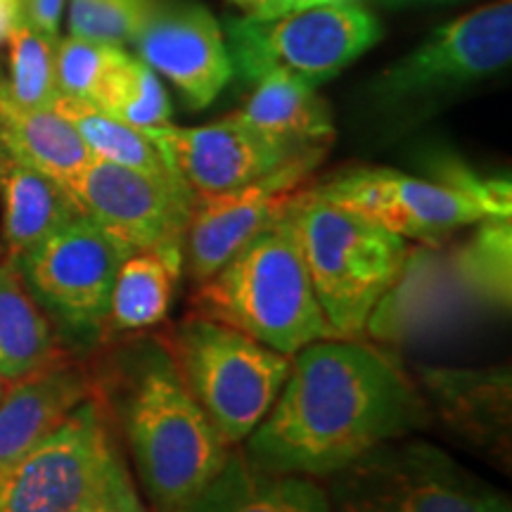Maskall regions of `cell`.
Segmentation results:
<instances>
[{
	"label": "cell",
	"instance_id": "cell-32",
	"mask_svg": "<svg viewBox=\"0 0 512 512\" xmlns=\"http://www.w3.org/2000/svg\"><path fill=\"white\" fill-rule=\"evenodd\" d=\"M233 5L245 12V17L252 19H275L290 15V12H299L313 5L323 3H337V0H230Z\"/></svg>",
	"mask_w": 512,
	"mask_h": 512
},
{
	"label": "cell",
	"instance_id": "cell-33",
	"mask_svg": "<svg viewBox=\"0 0 512 512\" xmlns=\"http://www.w3.org/2000/svg\"><path fill=\"white\" fill-rule=\"evenodd\" d=\"M64 0H24V19L48 36H57Z\"/></svg>",
	"mask_w": 512,
	"mask_h": 512
},
{
	"label": "cell",
	"instance_id": "cell-1",
	"mask_svg": "<svg viewBox=\"0 0 512 512\" xmlns=\"http://www.w3.org/2000/svg\"><path fill=\"white\" fill-rule=\"evenodd\" d=\"M425 422L422 394L389 356L358 339L325 337L292 356L278 399L245 439V456L285 475L330 477Z\"/></svg>",
	"mask_w": 512,
	"mask_h": 512
},
{
	"label": "cell",
	"instance_id": "cell-26",
	"mask_svg": "<svg viewBox=\"0 0 512 512\" xmlns=\"http://www.w3.org/2000/svg\"><path fill=\"white\" fill-rule=\"evenodd\" d=\"M475 226V233L456 245L460 264L486 311H508L512 302V223L510 219H484Z\"/></svg>",
	"mask_w": 512,
	"mask_h": 512
},
{
	"label": "cell",
	"instance_id": "cell-8",
	"mask_svg": "<svg viewBox=\"0 0 512 512\" xmlns=\"http://www.w3.org/2000/svg\"><path fill=\"white\" fill-rule=\"evenodd\" d=\"M126 254L131 252L81 214L15 264L36 304L69 337L88 342L105 330L114 278Z\"/></svg>",
	"mask_w": 512,
	"mask_h": 512
},
{
	"label": "cell",
	"instance_id": "cell-12",
	"mask_svg": "<svg viewBox=\"0 0 512 512\" xmlns=\"http://www.w3.org/2000/svg\"><path fill=\"white\" fill-rule=\"evenodd\" d=\"M316 192L382 228L415 242H444L458 228L491 219L467 192L394 169H356L332 178Z\"/></svg>",
	"mask_w": 512,
	"mask_h": 512
},
{
	"label": "cell",
	"instance_id": "cell-27",
	"mask_svg": "<svg viewBox=\"0 0 512 512\" xmlns=\"http://www.w3.org/2000/svg\"><path fill=\"white\" fill-rule=\"evenodd\" d=\"M93 105L140 131L171 124V100L162 81L155 69L131 55L107 74Z\"/></svg>",
	"mask_w": 512,
	"mask_h": 512
},
{
	"label": "cell",
	"instance_id": "cell-35",
	"mask_svg": "<svg viewBox=\"0 0 512 512\" xmlns=\"http://www.w3.org/2000/svg\"><path fill=\"white\" fill-rule=\"evenodd\" d=\"M387 8H411V5H432V3H451V0H380Z\"/></svg>",
	"mask_w": 512,
	"mask_h": 512
},
{
	"label": "cell",
	"instance_id": "cell-28",
	"mask_svg": "<svg viewBox=\"0 0 512 512\" xmlns=\"http://www.w3.org/2000/svg\"><path fill=\"white\" fill-rule=\"evenodd\" d=\"M57 36L31 27L27 19L10 38V102L19 110H53L60 91L55 76Z\"/></svg>",
	"mask_w": 512,
	"mask_h": 512
},
{
	"label": "cell",
	"instance_id": "cell-21",
	"mask_svg": "<svg viewBox=\"0 0 512 512\" xmlns=\"http://www.w3.org/2000/svg\"><path fill=\"white\" fill-rule=\"evenodd\" d=\"M238 114L256 131L294 150H325L335 133L328 105L316 95V86L285 69L256 79L254 93Z\"/></svg>",
	"mask_w": 512,
	"mask_h": 512
},
{
	"label": "cell",
	"instance_id": "cell-24",
	"mask_svg": "<svg viewBox=\"0 0 512 512\" xmlns=\"http://www.w3.org/2000/svg\"><path fill=\"white\" fill-rule=\"evenodd\" d=\"M0 136L12 155L55 178L67 190L95 159L72 121L64 119L55 107L19 110L10 102Z\"/></svg>",
	"mask_w": 512,
	"mask_h": 512
},
{
	"label": "cell",
	"instance_id": "cell-36",
	"mask_svg": "<svg viewBox=\"0 0 512 512\" xmlns=\"http://www.w3.org/2000/svg\"><path fill=\"white\" fill-rule=\"evenodd\" d=\"M10 107V95H8V83L0 79V124L5 121V114H8Z\"/></svg>",
	"mask_w": 512,
	"mask_h": 512
},
{
	"label": "cell",
	"instance_id": "cell-34",
	"mask_svg": "<svg viewBox=\"0 0 512 512\" xmlns=\"http://www.w3.org/2000/svg\"><path fill=\"white\" fill-rule=\"evenodd\" d=\"M24 19V0H0V48L10 43Z\"/></svg>",
	"mask_w": 512,
	"mask_h": 512
},
{
	"label": "cell",
	"instance_id": "cell-4",
	"mask_svg": "<svg viewBox=\"0 0 512 512\" xmlns=\"http://www.w3.org/2000/svg\"><path fill=\"white\" fill-rule=\"evenodd\" d=\"M290 216L330 337H361L401 271L408 240L316 190H299Z\"/></svg>",
	"mask_w": 512,
	"mask_h": 512
},
{
	"label": "cell",
	"instance_id": "cell-13",
	"mask_svg": "<svg viewBox=\"0 0 512 512\" xmlns=\"http://www.w3.org/2000/svg\"><path fill=\"white\" fill-rule=\"evenodd\" d=\"M472 311L486 313V306L467 278L456 247L418 242L408 245L399 275L368 316L363 332L375 342L403 344L460 323Z\"/></svg>",
	"mask_w": 512,
	"mask_h": 512
},
{
	"label": "cell",
	"instance_id": "cell-6",
	"mask_svg": "<svg viewBox=\"0 0 512 512\" xmlns=\"http://www.w3.org/2000/svg\"><path fill=\"white\" fill-rule=\"evenodd\" d=\"M332 512H512L508 496L425 441H387L330 475Z\"/></svg>",
	"mask_w": 512,
	"mask_h": 512
},
{
	"label": "cell",
	"instance_id": "cell-17",
	"mask_svg": "<svg viewBox=\"0 0 512 512\" xmlns=\"http://www.w3.org/2000/svg\"><path fill=\"white\" fill-rule=\"evenodd\" d=\"M422 401L486 456L510 460V368H420Z\"/></svg>",
	"mask_w": 512,
	"mask_h": 512
},
{
	"label": "cell",
	"instance_id": "cell-3",
	"mask_svg": "<svg viewBox=\"0 0 512 512\" xmlns=\"http://www.w3.org/2000/svg\"><path fill=\"white\" fill-rule=\"evenodd\" d=\"M200 285L202 316L238 328L280 354L294 356L330 337L290 209Z\"/></svg>",
	"mask_w": 512,
	"mask_h": 512
},
{
	"label": "cell",
	"instance_id": "cell-38",
	"mask_svg": "<svg viewBox=\"0 0 512 512\" xmlns=\"http://www.w3.org/2000/svg\"><path fill=\"white\" fill-rule=\"evenodd\" d=\"M0 512H5V508H3V496H0Z\"/></svg>",
	"mask_w": 512,
	"mask_h": 512
},
{
	"label": "cell",
	"instance_id": "cell-37",
	"mask_svg": "<svg viewBox=\"0 0 512 512\" xmlns=\"http://www.w3.org/2000/svg\"><path fill=\"white\" fill-rule=\"evenodd\" d=\"M5 389H8V382H5V380H3V377H0V396H3V394H5Z\"/></svg>",
	"mask_w": 512,
	"mask_h": 512
},
{
	"label": "cell",
	"instance_id": "cell-29",
	"mask_svg": "<svg viewBox=\"0 0 512 512\" xmlns=\"http://www.w3.org/2000/svg\"><path fill=\"white\" fill-rule=\"evenodd\" d=\"M124 48L110 43L88 41V38L69 36L57 41L55 76L57 91L67 98L95 102L107 74L124 60Z\"/></svg>",
	"mask_w": 512,
	"mask_h": 512
},
{
	"label": "cell",
	"instance_id": "cell-11",
	"mask_svg": "<svg viewBox=\"0 0 512 512\" xmlns=\"http://www.w3.org/2000/svg\"><path fill=\"white\" fill-rule=\"evenodd\" d=\"M69 192L126 252L183 242L195 204V192L181 178H157L102 159H93Z\"/></svg>",
	"mask_w": 512,
	"mask_h": 512
},
{
	"label": "cell",
	"instance_id": "cell-7",
	"mask_svg": "<svg viewBox=\"0 0 512 512\" xmlns=\"http://www.w3.org/2000/svg\"><path fill=\"white\" fill-rule=\"evenodd\" d=\"M380 24L351 0L313 5L275 19L230 17L226 48L245 81L285 69L311 86L330 81L380 38Z\"/></svg>",
	"mask_w": 512,
	"mask_h": 512
},
{
	"label": "cell",
	"instance_id": "cell-18",
	"mask_svg": "<svg viewBox=\"0 0 512 512\" xmlns=\"http://www.w3.org/2000/svg\"><path fill=\"white\" fill-rule=\"evenodd\" d=\"M88 394V377L69 366H48L12 384L10 392L5 389L0 396V472L27 456Z\"/></svg>",
	"mask_w": 512,
	"mask_h": 512
},
{
	"label": "cell",
	"instance_id": "cell-9",
	"mask_svg": "<svg viewBox=\"0 0 512 512\" xmlns=\"http://www.w3.org/2000/svg\"><path fill=\"white\" fill-rule=\"evenodd\" d=\"M510 57L512 3L498 0L439 27L418 50L389 67L375 86L377 100L399 110L427 105L489 79L508 67Z\"/></svg>",
	"mask_w": 512,
	"mask_h": 512
},
{
	"label": "cell",
	"instance_id": "cell-15",
	"mask_svg": "<svg viewBox=\"0 0 512 512\" xmlns=\"http://www.w3.org/2000/svg\"><path fill=\"white\" fill-rule=\"evenodd\" d=\"M150 138L164 152L171 169L197 197L221 195L259 181L292 159L325 150H294L256 131L240 114L216 124L150 128Z\"/></svg>",
	"mask_w": 512,
	"mask_h": 512
},
{
	"label": "cell",
	"instance_id": "cell-23",
	"mask_svg": "<svg viewBox=\"0 0 512 512\" xmlns=\"http://www.w3.org/2000/svg\"><path fill=\"white\" fill-rule=\"evenodd\" d=\"M55 363V337L15 261L0 264V377L22 382Z\"/></svg>",
	"mask_w": 512,
	"mask_h": 512
},
{
	"label": "cell",
	"instance_id": "cell-2",
	"mask_svg": "<svg viewBox=\"0 0 512 512\" xmlns=\"http://www.w3.org/2000/svg\"><path fill=\"white\" fill-rule=\"evenodd\" d=\"M128 451L155 512H185L233 446L190 394L169 349L143 339L119 361L114 396Z\"/></svg>",
	"mask_w": 512,
	"mask_h": 512
},
{
	"label": "cell",
	"instance_id": "cell-5",
	"mask_svg": "<svg viewBox=\"0 0 512 512\" xmlns=\"http://www.w3.org/2000/svg\"><path fill=\"white\" fill-rule=\"evenodd\" d=\"M166 349L230 446L242 444L266 418L292 368V356L202 313L185 318Z\"/></svg>",
	"mask_w": 512,
	"mask_h": 512
},
{
	"label": "cell",
	"instance_id": "cell-14",
	"mask_svg": "<svg viewBox=\"0 0 512 512\" xmlns=\"http://www.w3.org/2000/svg\"><path fill=\"white\" fill-rule=\"evenodd\" d=\"M325 152H309L287 162L245 188L221 195H195L183 235V266L195 283H204L238 249L290 209L299 185Z\"/></svg>",
	"mask_w": 512,
	"mask_h": 512
},
{
	"label": "cell",
	"instance_id": "cell-10",
	"mask_svg": "<svg viewBox=\"0 0 512 512\" xmlns=\"http://www.w3.org/2000/svg\"><path fill=\"white\" fill-rule=\"evenodd\" d=\"M121 456L98 401H81L46 439L0 472L5 512H72Z\"/></svg>",
	"mask_w": 512,
	"mask_h": 512
},
{
	"label": "cell",
	"instance_id": "cell-25",
	"mask_svg": "<svg viewBox=\"0 0 512 512\" xmlns=\"http://www.w3.org/2000/svg\"><path fill=\"white\" fill-rule=\"evenodd\" d=\"M55 110L67 121H72V126L79 131L95 159L143 171V174L157 178H181L171 169L164 152L159 150V145L147 131H140L126 121L112 117L93 102L67 98V95L57 98Z\"/></svg>",
	"mask_w": 512,
	"mask_h": 512
},
{
	"label": "cell",
	"instance_id": "cell-30",
	"mask_svg": "<svg viewBox=\"0 0 512 512\" xmlns=\"http://www.w3.org/2000/svg\"><path fill=\"white\" fill-rule=\"evenodd\" d=\"M162 0H69V31L88 41L131 43Z\"/></svg>",
	"mask_w": 512,
	"mask_h": 512
},
{
	"label": "cell",
	"instance_id": "cell-20",
	"mask_svg": "<svg viewBox=\"0 0 512 512\" xmlns=\"http://www.w3.org/2000/svg\"><path fill=\"white\" fill-rule=\"evenodd\" d=\"M185 512H332L325 489L230 451L226 465Z\"/></svg>",
	"mask_w": 512,
	"mask_h": 512
},
{
	"label": "cell",
	"instance_id": "cell-22",
	"mask_svg": "<svg viewBox=\"0 0 512 512\" xmlns=\"http://www.w3.org/2000/svg\"><path fill=\"white\" fill-rule=\"evenodd\" d=\"M183 273V242L131 252L114 278L107 325L114 332H140L162 323Z\"/></svg>",
	"mask_w": 512,
	"mask_h": 512
},
{
	"label": "cell",
	"instance_id": "cell-31",
	"mask_svg": "<svg viewBox=\"0 0 512 512\" xmlns=\"http://www.w3.org/2000/svg\"><path fill=\"white\" fill-rule=\"evenodd\" d=\"M72 512H147L140 501L136 484L128 477L126 465L121 458L112 465L105 479L98 484L86 501H81Z\"/></svg>",
	"mask_w": 512,
	"mask_h": 512
},
{
	"label": "cell",
	"instance_id": "cell-16",
	"mask_svg": "<svg viewBox=\"0 0 512 512\" xmlns=\"http://www.w3.org/2000/svg\"><path fill=\"white\" fill-rule=\"evenodd\" d=\"M131 43L192 110L209 107L235 74L219 22L204 5L159 3Z\"/></svg>",
	"mask_w": 512,
	"mask_h": 512
},
{
	"label": "cell",
	"instance_id": "cell-19",
	"mask_svg": "<svg viewBox=\"0 0 512 512\" xmlns=\"http://www.w3.org/2000/svg\"><path fill=\"white\" fill-rule=\"evenodd\" d=\"M0 207L3 242L12 261L83 214L72 192L55 178L17 159L8 145L0 152Z\"/></svg>",
	"mask_w": 512,
	"mask_h": 512
}]
</instances>
